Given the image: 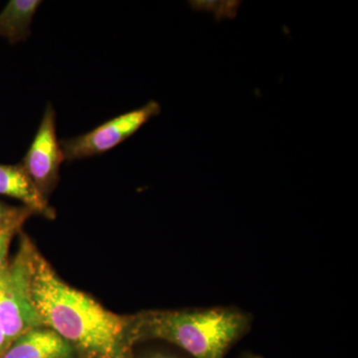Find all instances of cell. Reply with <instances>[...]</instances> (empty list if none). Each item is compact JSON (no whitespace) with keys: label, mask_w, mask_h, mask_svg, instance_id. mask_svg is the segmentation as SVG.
<instances>
[{"label":"cell","mask_w":358,"mask_h":358,"mask_svg":"<svg viewBox=\"0 0 358 358\" xmlns=\"http://www.w3.org/2000/svg\"><path fill=\"white\" fill-rule=\"evenodd\" d=\"M39 0H10L0 13V37L16 44L31 34L33 17L41 6Z\"/></svg>","instance_id":"cell-8"},{"label":"cell","mask_w":358,"mask_h":358,"mask_svg":"<svg viewBox=\"0 0 358 358\" xmlns=\"http://www.w3.org/2000/svg\"><path fill=\"white\" fill-rule=\"evenodd\" d=\"M20 235L17 253L9 260L0 277V324L9 345L21 334L45 327L31 296V258L35 245L22 231Z\"/></svg>","instance_id":"cell-3"},{"label":"cell","mask_w":358,"mask_h":358,"mask_svg":"<svg viewBox=\"0 0 358 358\" xmlns=\"http://www.w3.org/2000/svg\"><path fill=\"white\" fill-rule=\"evenodd\" d=\"M9 343L7 341L6 334H4L3 329H2L1 324H0V358L3 357L7 348H9Z\"/></svg>","instance_id":"cell-11"},{"label":"cell","mask_w":358,"mask_h":358,"mask_svg":"<svg viewBox=\"0 0 358 358\" xmlns=\"http://www.w3.org/2000/svg\"><path fill=\"white\" fill-rule=\"evenodd\" d=\"M33 305L44 326L81 358H134L131 315L110 312L88 294L63 281L37 250L31 258Z\"/></svg>","instance_id":"cell-1"},{"label":"cell","mask_w":358,"mask_h":358,"mask_svg":"<svg viewBox=\"0 0 358 358\" xmlns=\"http://www.w3.org/2000/svg\"><path fill=\"white\" fill-rule=\"evenodd\" d=\"M242 358H256V357H251V355H250V357H242Z\"/></svg>","instance_id":"cell-13"},{"label":"cell","mask_w":358,"mask_h":358,"mask_svg":"<svg viewBox=\"0 0 358 358\" xmlns=\"http://www.w3.org/2000/svg\"><path fill=\"white\" fill-rule=\"evenodd\" d=\"M0 195L18 200L33 213L47 219L56 217L55 209L37 189L21 164H0Z\"/></svg>","instance_id":"cell-7"},{"label":"cell","mask_w":358,"mask_h":358,"mask_svg":"<svg viewBox=\"0 0 358 358\" xmlns=\"http://www.w3.org/2000/svg\"><path fill=\"white\" fill-rule=\"evenodd\" d=\"M69 343L53 329L41 327L21 334L2 358H75Z\"/></svg>","instance_id":"cell-6"},{"label":"cell","mask_w":358,"mask_h":358,"mask_svg":"<svg viewBox=\"0 0 358 358\" xmlns=\"http://www.w3.org/2000/svg\"><path fill=\"white\" fill-rule=\"evenodd\" d=\"M64 155L56 134V113L50 103L40 122L21 166L40 193L48 199L59 182V171Z\"/></svg>","instance_id":"cell-5"},{"label":"cell","mask_w":358,"mask_h":358,"mask_svg":"<svg viewBox=\"0 0 358 358\" xmlns=\"http://www.w3.org/2000/svg\"><path fill=\"white\" fill-rule=\"evenodd\" d=\"M160 113L159 103L150 101L143 107L117 115L88 133L64 138L60 141L64 160L74 162L105 154L128 140Z\"/></svg>","instance_id":"cell-4"},{"label":"cell","mask_w":358,"mask_h":358,"mask_svg":"<svg viewBox=\"0 0 358 358\" xmlns=\"http://www.w3.org/2000/svg\"><path fill=\"white\" fill-rule=\"evenodd\" d=\"M33 211L25 206H11L0 201V228L21 217H31Z\"/></svg>","instance_id":"cell-10"},{"label":"cell","mask_w":358,"mask_h":358,"mask_svg":"<svg viewBox=\"0 0 358 358\" xmlns=\"http://www.w3.org/2000/svg\"><path fill=\"white\" fill-rule=\"evenodd\" d=\"M143 358H176L169 357V355H162V353H152V355H148Z\"/></svg>","instance_id":"cell-12"},{"label":"cell","mask_w":358,"mask_h":358,"mask_svg":"<svg viewBox=\"0 0 358 358\" xmlns=\"http://www.w3.org/2000/svg\"><path fill=\"white\" fill-rule=\"evenodd\" d=\"M30 217H21L0 228V277L8 266L9 249L15 235L20 234L22 226Z\"/></svg>","instance_id":"cell-9"},{"label":"cell","mask_w":358,"mask_h":358,"mask_svg":"<svg viewBox=\"0 0 358 358\" xmlns=\"http://www.w3.org/2000/svg\"><path fill=\"white\" fill-rule=\"evenodd\" d=\"M133 343L162 339L194 358H223L248 327V319L230 308L159 310L131 315Z\"/></svg>","instance_id":"cell-2"}]
</instances>
